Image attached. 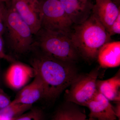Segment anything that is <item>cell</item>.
<instances>
[{"label":"cell","instance_id":"obj_21","mask_svg":"<svg viewBox=\"0 0 120 120\" xmlns=\"http://www.w3.org/2000/svg\"><path fill=\"white\" fill-rule=\"evenodd\" d=\"M6 7L0 11V34H2L5 29L4 14Z\"/></svg>","mask_w":120,"mask_h":120},{"label":"cell","instance_id":"obj_20","mask_svg":"<svg viewBox=\"0 0 120 120\" xmlns=\"http://www.w3.org/2000/svg\"><path fill=\"white\" fill-rule=\"evenodd\" d=\"M11 102L10 99L7 96L0 92V109L6 107Z\"/></svg>","mask_w":120,"mask_h":120},{"label":"cell","instance_id":"obj_4","mask_svg":"<svg viewBox=\"0 0 120 120\" xmlns=\"http://www.w3.org/2000/svg\"><path fill=\"white\" fill-rule=\"evenodd\" d=\"M4 22L10 44L14 51L17 53H23L30 50L34 42L31 29L15 9L7 2Z\"/></svg>","mask_w":120,"mask_h":120},{"label":"cell","instance_id":"obj_11","mask_svg":"<svg viewBox=\"0 0 120 120\" xmlns=\"http://www.w3.org/2000/svg\"><path fill=\"white\" fill-rule=\"evenodd\" d=\"M34 77L32 68L20 63H15L10 66L5 74V80L12 88H22L32 77Z\"/></svg>","mask_w":120,"mask_h":120},{"label":"cell","instance_id":"obj_26","mask_svg":"<svg viewBox=\"0 0 120 120\" xmlns=\"http://www.w3.org/2000/svg\"><path fill=\"white\" fill-rule=\"evenodd\" d=\"M0 0L2 1H4L5 2V1H6V0Z\"/></svg>","mask_w":120,"mask_h":120},{"label":"cell","instance_id":"obj_29","mask_svg":"<svg viewBox=\"0 0 120 120\" xmlns=\"http://www.w3.org/2000/svg\"></svg>","mask_w":120,"mask_h":120},{"label":"cell","instance_id":"obj_24","mask_svg":"<svg viewBox=\"0 0 120 120\" xmlns=\"http://www.w3.org/2000/svg\"><path fill=\"white\" fill-rule=\"evenodd\" d=\"M112 1L116 4L118 6H120V0H112Z\"/></svg>","mask_w":120,"mask_h":120},{"label":"cell","instance_id":"obj_2","mask_svg":"<svg viewBox=\"0 0 120 120\" xmlns=\"http://www.w3.org/2000/svg\"><path fill=\"white\" fill-rule=\"evenodd\" d=\"M70 37L80 56L88 60L97 59L101 47L111 41L104 26L92 13L85 22L73 25Z\"/></svg>","mask_w":120,"mask_h":120},{"label":"cell","instance_id":"obj_3","mask_svg":"<svg viewBox=\"0 0 120 120\" xmlns=\"http://www.w3.org/2000/svg\"><path fill=\"white\" fill-rule=\"evenodd\" d=\"M38 35V45L42 53L53 58L75 64L80 56L70 35L41 28Z\"/></svg>","mask_w":120,"mask_h":120},{"label":"cell","instance_id":"obj_10","mask_svg":"<svg viewBox=\"0 0 120 120\" xmlns=\"http://www.w3.org/2000/svg\"><path fill=\"white\" fill-rule=\"evenodd\" d=\"M92 13L108 32L113 22L120 14V6L112 0H95Z\"/></svg>","mask_w":120,"mask_h":120},{"label":"cell","instance_id":"obj_12","mask_svg":"<svg viewBox=\"0 0 120 120\" xmlns=\"http://www.w3.org/2000/svg\"><path fill=\"white\" fill-rule=\"evenodd\" d=\"M99 64L102 68H113L120 65V41H110L103 45L97 56Z\"/></svg>","mask_w":120,"mask_h":120},{"label":"cell","instance_id":"obj_6","mask_svg":"<svg viewBox=\"0 0 120 120\" xmlns=\"http://www.w3.org/2000/svg\"><path fill=\"white\" fill-rule=\"evenodd\" d=\"M98 69L83 75L78 74L66 91L67 101L86 106L97 91Z\"/></svg>","mask_w":120,"mask_h":120},{"label":"cell","instance_id":"obj_7","mask_svg":"<svg viewBox=\"0 0 120 120\" xmlns=\"http://www.w3.org/2000/svg\"><path fill=\"white\" fill-rule=\"evenodd\" d=\"M38 0H6L20 17L28 24L33 34H37L41 28L38 8Z\"/></svg>","mask_w":120,"mask_h":120},{"label":"cell","instance_id":"obj_19","mask_svg":"<svg viewBox=\"0 0 120 120\" xmlns=\"http://www.w3.org/2000/svg\"><path fill=\"white\" fill-rule=\"evenodd\" d=\"M4 41L2 34H0V58L5 59L11 62L14 61V60L12 57L5 53L4 50Z\"/></svg>","mask_w":120,"mask_h":120},{"label":"cell","instance_id":"obj_23","mask_svg":"<svg viewBox=\"0 0 120 120\" xmlns=\"http://www.w3.org/2000/svg\"><path fill=\"white\" fill-rule=\"evenodd\" d=\"M5 2L4 1L0 0V11L3 9L4 8L6 7V5H5Z\"/></svg>","mask_w":120,"mask_h":120},{"label":"cell","instance_id":"obj_16","mask_svg":"<svg viewBox=\"0 0 120 120\" xmlns=\"http://www.w3.org/2000/svg\"><path fill=\"white\" fill-rule=\"evenodd\" d=\"M32 105L11 102L6 107L0 109V120H12L23 114Z\"/></svg>","mask_w":120,"mask_h":120},{"label":"cell","instance_id":"obj_17","mask_svg":"<svg viewBox=\"0 0 120 120\" xmlns=\"http://www.w3.org/2000/svg\"><path fill=\"white\" fill-rule=\"evenodd\" d=\"M12 120H43V115L39 110H33Z\"/></svg>","mask_w":120,"mask_h":120},{"label":"cell","instance_id":"obj_18","mask_svg":"<svg viewBox=\"0 0 120 120\" xmlns=\"http://www.w3.org/2000/svg\"><path fill=\"white\" fill-rule=\"evenodd\" d=\"M107 32L111 37L114 35L120 34V14L118 15Z\"/></svg>","mask_w":120,"mask_h":120},{"label":"cell","instance_id":"obj_27","mask_svg":"<svg viewBox=\"0 0 120 120\" xmlns=\"http://www.w3.org/2000/svg\"><path fill=\"white\" fill-rule=\"evenodd\" d=\"M90 0L91 1L92 0Z\"/></svg>","mask_w":120,"mask_h":120},{"label":"cell","instance_id":"obj_5","mask_svg":"<svg viewBox=\"0 0 120 120\" xmlns=\"http://www.w3.org/2000/svg\"><path fill=\"white\" fill-rule=\"evenodd\" d=\"M37 8L41 28L70 34L73 24L59 0H38Z\"/></svg>","mask_w":120,"mask_h":120},{"label":"cell","instance_id":"obj_28","mask_svg":"<svg viewBox=\"0 0 120 120\" xmlns=\"http://www.w3.org/2000/svg\"></svg>","mask_w":120,"mask_h":120},{"label":"cell","instance_id":"obj_8","mask_svg":"<svg viewBox=\"0 0 120 120\" xmlns=\"http://www.w3.org/2000/svg\"><path fill=\"white\" fill-rule=\"evenodd\" d=\"M73 25L82 23L90 17L94 5L90 0H59Z\"/></svg>","mask_w":120,"mask_h":120},{"label":"cell","instance_id":"obj_14","mask_svg":"<svg viewBox=\"0 0 120 120\" xmlns=\"http://www.w3.org/2000/svg\"><path fill=\"white\" fill-rule=\"evenodd\" d=\"M97 90L110 101H120V71L115 75L105 80H97Z\"/></svg>","mask_w":120,"mask_h":120},{"label":"cell","instance_id":"obj_15","mask_svg":"<svg viewBox=\"0 0 120 120\" xmlns=\"http://www.w3.org/2000/svg\"><path fill=\"white\" fill-rule=\"evenodd\" d=\"M86 114L75 104L68 102L58 109L51 120H83Z\"/></svg>","mask_w":120,"mask_h":120},{"label":"cell","instance_id":"obj_22","mask_svg":"<svg viewBox=\"0 0 120 120\" xmlns=\"http://www.w3.org/2000/svg\"><path fill=\"white\" fill-rule=\"evenodd\" d=\"M114 112L117 118H118L120 120V101L116 102V105L114 107Z\"/></svg>","mask_w":120,"mask_h":120},{"label":"cell","instance_id":"obj_9","mask_svg":"<svg viewBox=\"0 0 120 120\" xmlns=\"http://www.w3.org/2000/svg\"><path fill=\"white\" fill-rule=\"evenodd\" d=\"M86 107L90 109V117L97 120H116L113 106L110 101L97 90Z\"/></svg>","mask_w":120,"mask_h":120},{"label":"cell","instance_id":"obj_1","mask_svg":"<svg viewBox=\"0 0 120 120\" xmlns=\"http://www.w3.org/2000/svg\"><path fill=\"white\" fill-rule=\"evenodd\" d=\"M34 76L44 90V98H56L68 87L77 75L75 64L53 58L42 53L31 62Z\"/></svg>","mask_w":120,"mask_h":120},{"label":"cell","instance_id":"obj_25","mask_svg":"<svg viewBox=\"0 0 120 120\" xmlns=\"http://www.w3.org/2000/svg\"><path fill=\"white\" fill-rule=\"evenodd\" d=\"M83 120H97L96 119H95V118H91V117H89V118L87 119V118H86L85 119Z\"/></svg>","mask_w":120,"mask_h":120},{"label":"cell","instance_id":"obj_13","mask_svg":"<svg viewBox=\"0 0 120 120\" xmlns=\"http://www.w3.org/2000/svg\"><path fill=\"white\" fill-rule=\"evenodd\" d=\"M34 77L33 82L23 87L12 102L32 105L40 99L44 98L42 84L38 77L35 76Z\"/></svg>","mask_w":120,"mask_h":120}]
</instances>
